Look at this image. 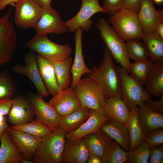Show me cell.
I'll use <instances>...</instances> for the list:
<instances>
[{"label":"cell","instance_id":"4","mask_svg":"<svg viewBox=\"0 0 163 163\" xmlns=\"http://www.w3.org/2000/svg\"><path fill=\"white\" fill-rule=\"evenodd\" d=\"M96 25L113 58L129 73L131 62L127 55L124 41L117 35L105 18L99 19Z\"/></svg>","mask_w":163,"mask_h":163},{"label":"cell","instance_id":"45","mask_svg":"<svg viewBox=\"0 0 163 163\" xmlns=\"http://www.w3.org/2000/svg\"><path fill=\"white\" fill-rule=\"evenodd\" d=\"M21 0H0V10L4 9L6 6L9 5L14 3L16 4Z\"/></svg>","mask_w":163,"mask_h":163},{"label":"cell","instance_id":"14","mask_svg":"<svg viewBox=\"0 0 163 163\" xmlns=\"http://www.w3.org/2000/svg\"><path fill=\"white\" fill-rule=\"evenodd\" d=\"M8 115V121L13 126L27 123L35 117L34 109L29 98L22 95L13 99Z\"/></svg>","mask_w":163,"mask_h":163},{"label":"cell","instance_id":"34","mask_svg":"<svg viewBox=\"0 0 163 163\" xmlns=\"http://www.w3.org/2000/svg\"><path fill=\"white\" fill-rule=\"evenodd\" d=\"M150 60L131 62L129 73L131 76L143 85L154 65Z\"/></svg>","mask_w":163,"mask_h":163},{"label":"cell","instance_id":"43","mask_svg":"<svg viewBox=\"0 0 163 163\" xmlns=\"http://www.w3.org/2000/svg\"><path fill=\"white\" fill-rule=\"evenodd\" d=\"M13 102V99L7 98L0 100V117L8 115Z\"/></svg>","mask_w":163,"mask_h":163},{"label":"cell","instance_id":"28","mask_svg":"<svg viewBox=\"0 0 163 163\" xmlns=\"http://www.w3.org/2000/svg\"><path fill=\"white\" fill-rule=\"evenodd\" d=\"M91 110L83 106L73 112L61 116L60 128L67 133L79 128L88 118Z\"/></svg>","mask_w":163,"mask_h":163},{"label":"cell","instance_id":"37","mask_svg":"<svg viewBox=\"0 0 163 163\" xmlns=\"http://www.w3.org/2000/svg\"><path fill=\"white\" fill-rule=\"evenodd\" d=\"M150 148L147 142L142 141L134 150L128 152L126 163H148Z\"/></svg>","mask_w":163,"mask_h":163},{"label":"cell","instance_id":"27","mask_svg":"<svg viewBox=\"0 0 163 163\" xmlns=\"http://www.w3.org/2000/svg\"><path fill=\"white\" fill-rule=\"evenodd\" d=\"M141 39L148 51L150 60L155 64L163 62V39L155 31L144 33Z\"/></svg>","mask_w":163,"mask_h":163},{"label":"cell","instance_id":"39","mask_svg":"<svg viewBox=\"0 0 163 163\" xmlns=\"http://www.w3.org/2000/svg\"><path fill=\"white\" fill-rule=\"evenodd\" d=\"M149 158L150 163H163V148L161 145L151 148Z\"/></svg>","mask_w":163,"mask_h":163},{"label":"cell","instance_id":"22","mask_svg":"<svg viewBox=\"0 0 163 163\" xmlns=\"http://www.w3.org/2000/svg\"><path fill=\"white\" fill-rule=\"evenodd\" d=\"M100 129L117 141L123 150L129 151L130 138L129 131L126 126L119 121L110 118Z\"/></svg>","mask_w":163,"mask_h":163},{"label":"cell","instance_id":"36","mask_svg":"<svg viewBox=\"0 0 163 163\" xmlns=\"http://www.w3.org/2000/svg\"><path fill=\"white\" fill-rule=\"evenodd\" d=\"M11 127L14 129L24 131L39 138H42L53 131L45 125L35 120L23 124L11 126Z\"/></svg>","mask_w":163,"mask_h":163},{"label":"cell","instance_id":"29","mask_svg":"<svg viewBox=\"0 0 163 163\" xmlns=\"http://www.w3.org/2000/svg\"><path fill=\"white\" fill-rule=\"evenodd\" d=\"M0 143V163H20L24 157L12 142L7 129L3 132Z\"/></svg>","mask_w":163,"mask_h":163},{"label":"cell","instance_id":"41","mask_svg":"<svg viewBox=\"0 0 163 163\" xmlns=\"http://www.w3.org/2000/svg\"><path fill=\"white\" fill-rule=\"evenodd\" d=\"M141 0H123L122 8L127 9L136 13L139 11Z\"/></svg>","mask_w":163,"mask_h":163},{"label":"cell","instance_id":"35","mask_svg":"<svg viewBox=\"0 0 163 163\" xmlns=\"http://www.w3.org/2000/svg\"><path fill=\"white\" fill-rule=\"evenodd\" d=\"M17 91L16 82L7 70L0 72V100L11 98Z\"/></svg>","mask_w":163,"mask_h":163},{"label":"cell","instance_id":"31","mask_svg":"<svg viewBox=\"0 0 163 163\" xmlns=\"http://www.w3.org/2000/svg\"><path fill=\"white\" fill-rule=\"evenodd\" d=\"M138 110V108L136 106L130 110V118L126 126L130 138L129 152L134 150L142 141L144 136L139 121Z\"/></svg>","mask_w":163,"mask_h":163},{"label":"cell","instance_id":"24","mask_svg":"<svg viewBox=\"0 0 163 163\" xmlns=\"http://www.w3.org/2000/svg\"><path fill=\"white\" fill-rule=\"evenodd\" d=\"M37 59L40 74L45 87L49 94L54 96L58 92L59 88L52 62L38 55Z\"/></svg>","mask_w":163,"mask_h":163},{"label":"cell","instance_id":"21","mask_svg":"<svg viewBox=\"0 0 163 163\" xmlns=\"http://www.w3.org/2000/svg\"><path fill=\"white\" fill-rule=\"evenodd\" d=\"M138 105L139 121L144 136L154 130L163 127V113L153 110L145 101Z\"/></svg>","mask_w":163,"mask_h":163},{"label":"cell","instance_id":"25","mask_svg":"<svg viewBox=\"0 0 163 163\" xmlns=\"http://www.w3.org/2000/svg\"><path fill=\"white\" fill-rule=\"evenodd\" d=\"M145 85L149 95L157 98L163 95V62L154 64Z\"/></svg>","mask_w":163,"mask_h":163},{"label":"cell","instance_id":"51","mask_svg":"<svg viewBox=\"0 0 163 163\" xmlns=\"http://www.w3.org/2000/svg\"></svg>","mask_w":163,"mask_h":163},{"label":"cell","instance_id":"12","mask_svg":"<svg viewBox=\"0 0 163 163\" xmlns=\"http://www.w3.org/2000/svg\"><path fill=\"white\" fill-rule=\"evenodd\" d=\"M24 65L17 63L12 70L15 73L26 76L32 82L37 93L43 97H47L49 93L42 81L38 69L37 56L32 51L26 54L24 57Z\"/></svg>","mask_w":163,"mask_h":163},{"label":"cell","instance_id":"46","mask_svg":"<svg viewBox=\"0 0 163 163\" xmlns=\"http://www.w3.org/2000/svg\"><path fill=\"white\" fill-rule=\"evenodd\" d=\"M9 126V125L5 120L0 121V142L3 132Z\"/></svg>","mask_w":163,"mask_h":163},{"label":"cell","instance_id":"23","mask_svg":"<svg viewBox=\"0 0 163 163\" xmlns=\"http://www.w3.org/2000/svg\"><path fill=\"white\" fill-rule=\"evenodd\" d=\"M104 110L110 118L119 121L126 126L130 110L121 97L114 96L106 99Z\"/></svg>","mask_w":163,"mask_h":163},{"label":"cell","instance_id":"20","mask_svg":"<svg viewBox=\"0 0 163 163\" xmlns=\"http://www.w3.org/2000/svg\"><path fill=\"white\" fill-rule=\"evenodd\" d=\"M89 151L83 139L78 141L66 140L61 157L62 163H87Z\"/></svg>","mask_w":163,"mask_h":163},{"label":"cell","instance_id":"44","mask_svg":"<svg viewBox=\"0 0 163 163\" xmlns=\"http://www.w3.org/2000/svg\"><path fill=\"white\" fill-rule=\"evenodd\" d=\"M87 163H102L101 158L89 152Z\"/></svg>","mask_w":163,"mask_h":163},{"label":"cell","instance_id":"30","mask_svg":"<svg viewBox=\"0 0 163 163\" xmlns=\"http://www.w3.org/2000/svg\"><path fill=\"white\" fill-rule=\"evenodd\" d=\"M72 58L71 56L61 61H51L55 72L59 91L69 87L72 80L71 74Z\"/></svg>","mask_w":163,"mask_h":163},{"label":"cell","instance_id":"5","mask_svg":"<svg viewBox=\"0 0 163 163\" xmlns=\"http://www.w3.org/2000/svg\"><path fill=\"white\" fill-rule=\"evenodd\" d=\"M31 51L51 61H61L71 56L72 49L68 44L61 45L50 40L47 35L36 34L26 44Z\"/></svg>","mask_w":163,"mask_h":163},{"label":"cell","instance_id":"48","mask_svg":"<svg viewBox=\"0 0 163 163\" xmlns=\"http://www.w3.org/2000/svg\"><path fill=\"white\" fill-rule=\"evenodd\" d=\"M155 31L163 39V22L158 24L156 28Z\"/></svg>","mask_w":163,"mask_h":163},{"label":"cell","instance_id":"3","mask_svg":"<svg viewBox=\"0 0 163 163\" xmlns=\"http://www.w3.org/2000/svg\"><path fill=\"white\" fill-rule=\"evenodd\" d=\"M108 22L124 41L141 39L144 34L137 13L127 9L110 15Z\"/></svg>","mask_w":163,"mask_h":163},{"label":"cell","instance_id":"47","mask_svg":"<svg viewBox=\"0 0 163 163\" xmlns=\"http://www.w3.org/2000/svg\"><path fill=\"white\" fill-rule=\"evenodd\" d=\"M38 5L43 8L51 5V3L53 0H34Z\"/></svg>","mask_w":163,"mask_h":163},{"label":"cell","instance_id":"42","mask_svg":"<svg viewBox=\"0 0 163 163\" xmlns=\"http://www.w3.org/2000/svg\"><path fill=\"white\" fill-rule=\"evenodd\" d=\"M157 101H152L151 99L145 101L149 107L155 111L163 113V95Z\"/></svg>","mask_w":163,"mask_h":163},{"label":"cell","instance_id":"10","mask_svg":"<svg viewBox=\"0 0 163 163\" xmlns=\"http://www.w3.org/2000/svg\"><path fill=\"white\" fill-rule=\"evenodd\" d=\"M43 12V8L34 0H21L15 4L14 22L23 29L34 28Z\"/></svg>","mask_w":163,"mask_h":163},{"label":"cell","instance_id":"11","mask_svg":"<svg viewBox=\"0 0 163 163\" xmlns=\"http://www.w3.org/2000/svg\"><path fill=\"white\" fill-rule=\"evenodd\" d=\"M29 99L34 110L36 119L54 131L60 128L61 116L38 93L30 94Z\"/></svg>","mask_w":163,"mask_h":163},{"label":"cell","instance_id":"49","mask_svg":"<svg viewBox=\"0 0 163 163\" xmlns=\"http://www.w3.org/2000/svg\"><path fill=\"white\" fill-rule=\"evenodd\" d=\"M20 163H34L32 160H29L25 158H23Z\"/></svg>","mask_w":163,"mask_h":163},{"label":"cell","instance_id":"18","mask_svg":"<svg viewBox=\"0 0 163 163\" xmlns=\"http://www.w3.org/2000/svg\"><path fill=\"white\" fill-rule=\"evenodd\" d=\"M10 139L24 158L32 160L34 152L42 138L37 137L11 126L7 129Z\"/></svg>","mask_w":163,"mask_h":163},{"label":"cell","instance_id":"16","mask_svg":"<svg viewBox=\"0 0 163 163\" xmlns=\"http://www.w3.org/2000/svg\"><path fill=\"white\" fill-rule=\"evenodd\" d=\"M53 96L49 103L60 116L70 113L82 106L77 94L71 87L59 90Z\"/></svg>","mask_w":163,"mask_h":163},{"label":"cell","instance_id":"8","mask_svg":"<svg viewBox=\"0 0 163 163\" xmlns=\"http://www.w3.org/2000/svg\"><path fill=\"white\" fill-rule=\"evenodd\" d=\"M10 14L0 17V68L11 61L17 48V34Z\"/></svg>","mask_w":163,"mask_h":163},{"label":"cell","instance_id":"19","mask_svg":"<svg viewBox=\"0 0 163 163\" xmlns=\"http://www.w3.org/2000/svg\"><path fill=\"white\" fill-rule=\"evenodd\" d=\"M83 31L81 28H79L75 31V58L71 70L72 80L70 87L73 89L83 75L91 73L92 71V69H89L86 65L83 54L82 39Z\"/></svg>","mask_w":163,"mask_h":163},{"label":"cell","instance_id":"33","mask_svg":"<svg viewBox=\"0 0 163 163\" xmlns=\"http://www.w3.org/2000/svg\"><path fill=\"white\" fill-rule=\"evenodd\" d=\"M140 39H134L125 43L127 55L129 59L134 62L148 60L149 56L147 49Z\"/></svg>","mask_w":163,"mask_h":163},{"label":"cell","instance_id":"2","mask_svg":"<svg viewBox=\"0 0 163 163\" xmlns=\"http://www.w3.org/2000/svg\"><path fill=\"white\" fill-rule=\"evenodd\" d=\"M67 133L59 128L43 137L33 154L34 163H62Z\"/></svg>","mask_w":163,"mask_h":163},{"label":"cell","instance_id":"6","mask_svg":"<svg viewBox=\"0 0 163 163\" xmlns=\"http://www.w3.org/2000/svg\"><path fill=\"white\" fill-rule=\"evenodd\" d=\"M116 67L121 81V97L130 110L140 103L151 99L143 86L125 69L120 66Z\"/></svg>","mask_w":163,"mask_h":163},{"label":"cell","instance_id":"38","mask_svg":"<svg viewBox=\"0 0 163 163\" xmlns=\"http://www.w3.org/2000/svg\"><path fill=\"white\" fill-rule=\"evenodd\" d=\"M142 141H145L151 148L161 145L163 143V127L154 130L144 136Z\"/></svg>","mask_w":163,"mask_h":163},{"label":"cell","instance_id":"26","mask_svg":"<svg viewBox=\"0 0 163 163\" xmlns=\"http://www.w3.org/2000/svg\"><path fill=\"white\" fill-rule=\"evenodd\" d=\"M83 139L89 152L101 158L107 147L113 141L101 129L87 135Z\"/></svg>","mask_w":163,"mask_h":163},{"label":"cell","instance_id":"7","mask_svg":"<svg viewBox=\"0 0 163 163\" xmlns=\"http://www.w3.org/2000/svg\"><path fill=\"white\" fill-rule=\"evenodd\" d=\"M73 89L82 106L95 110L104 109L106 99L103 92L92 79L87 77L81 78Z\"/></svg>","mask_w":163,"mask_h":163},{"label":"cell","instance_id":"15","mask_svg":"<svg viewBox=\"0 0 163 163\" xmlns=\"http://www.w3.org/2000/svg\"><path fill=\"white\" fill-rule=\"evenodd\" d=\"M109 119L104 110H91L88 119L78 129L67 133L66 139L72 141L80 140L87 135L100 129Z\"/></svg>","mask_w":163,"mask_h":163},{"label":"cell","instance_id":"40","mask_svg":"<svg viewBox=\"0 0 163 163\" xmlns=\"http://www.w3.org/2000/svg\"><path fill=\"white\" fill-rule=\"evenodd\" d=\"M123 0H104L102 7L107 13L111 15L122 8Z\"/></svg>","mask_w":163,"mask_h":163},{"label":"cell","instance_id":"50","mask_svg":"<svg viewBox=\"0 0 163 163\" xmlns=\"http://www.w3.org/2000/svg\"><path fill=\"white\" fill-rule=\"evenodd\" d=\"M154 3L156 4H160L163 2V0H152Z\"/></svg>","mask_w":163,"mask_h":163},{"label":"cell","instance_id":"9","mask_svg":"<svg viewBox=\"0 0 163 163\" xmlns=\"http://www.w3.org/2000/svg\"><path fill=\"white\" fill-rule=\"evenodd\" d=\"M80 8L72 18L65 22L69 32H75L78 28L88 31L94 23L91 19L94 14L99 12L106 13L99 4L98 0H81Z\"/></svg>","mask_w":163,"mask_h":163},{"label":"cell","instance_id":"13","mask_svg":"<svg viewBox=\"0 0 163 163\" xmlns=\"http://www.w3.org/2000/svg\"><path fill=\"white\" fill-rule=\"evenodd\" d=\"M41 16L34 28L36 34L48 35L55 33L62 34L68 30L65 22L62 20L60 14L51 5L43 8Z\"/></svg>","mask_w":163,"mask_h":163},{"label":"cell","instance_id":"1","mask_svg":"<svg viewBox=\"0 0 163 163\" xmlns=\"http://www.w3.org/2000/svg\"><path fill=\"white\" fill-rule=\"evenodd\" d=\"M92 72L85 74L95 82L102 90L106 99L114 96L121 97V81L113 58L106 46L99 66H92Z\"/></svg>","mask_w":163,"mask_h":163},{"label":"cell","instance_id":"17","mask_svg":"<svg viewBox=\"0 0 163 163\" xmlns=\"http://www.w3.org/2000/svg\"><path fill=\"white\" fill-rule=\"evenodd\" d=\"M137 13L145 34L155 31L158 24L163 22V10H156L152 0H141L140 8Z\"/></svg>","mask_w":163,"mask_h":163},{"label":"cell","instance_id":"32","mask_svg":"<svg viewBox=\"0 0 163 163\" xmlns=\"http://www.w3.org/2000/svg\"><path fill=\"white\" fill-rule=\"evenodd\" d=\"M128 154L117 141H113L105 150L101 158L102 163H126Z\"/></svg>","mask_w":163,"mask_h":163}]
</instances>
